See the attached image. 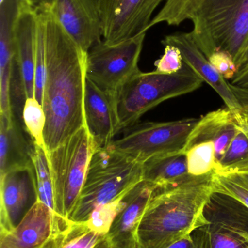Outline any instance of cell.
Here are the masks:
<instances>
[{"label": "cell", "mask_w": 248, "mask_h": 248, "mask_svg": "<svg viewBox=\"0 0 248 248\" xmlns=\"http://www.w3.org/2000/svg\"><path fill=\"white\" fill-rule=\"evenodd\" d=\"M203 82L185 62L176 74L138 73L121 88L114 101L120 132L160 103L195 91Z\"/></svg>", "instance_id": "5"}, {"label": "cell", "mask_w": 248, "mask_h": 248, "mask_svg": "<svg viewBox=\"0 0 248 248\" xmlns=\"http://www.w3.org/2000/svg\"><path fill=\"white\" fill-rule=\"evenodd\" d=\"M248 67V42L247 46H246V50L243 53V57L240 60V63L238 65V71L244 69V68Z\"/></svg>", "instance_id": "37"}, {"label": "cell", "mask_w": 248, "mask_h": 248, "mask_svg": "<svg viewBox=\"0 0 248 248\" xmlns=\"http://www.w3.org/2000/svg\"><path fill=\"white\" fill-rule=\"evenodd\" d=\"M60 24L84 52L101 41L103 22L99 0H51Z\"/></svg>", "instance_id": "11"}, {"label": "cell", "mask_w": 248, "mask_h": 248, "mask_svg": "<svg viewBox=\"0 0 248 248\" xmlns=\"http://www.w3.org/2000/svg\"><path fill=\"white\" fill-rule=\"evenodd\" d=\"M214 173L157 189L137 231V248H167L208 223L204 209L214 192Z\"/></svg>", "instance_id": "2"}, {"label": "cell", "mask_w": 248, "mask_h": 248, "mask_svg": "<svg viewBox=\"0 0 248 248\" xmlns=\"http://www.w3.org/2000/svg\"><path fill=\"white\" fill-rule=\"evenodd\" d=\"M37 12V11H36ZM45 80V52L43 31L37 16L36 62H35L34 97L42 106Z\"/></svg>", "instance_id": "29"}, {"label": "cell", "mask_w": 248, "mask_h": 248, "mask_svg": "<svg viewBox=\"0 0 248 248\" xmlns=\"http://www.w3.org/2000/svg\"><path fill=\"white\" fill-rule=\"evenodd\" d=\"M230 84L237 87L247 88L248 87V67L241 71H239L233 79L231 80Z\"/></svg>", "instance_id": "33"}, {"label": "cell", "mask_w": 248, "mask_h": 248, "mask_svg": "<svg viewBox=\"0 0 248 248\" xmlns=\"http://www.w3.org/2000/svg\"><path fill=\"white\" fill-rule=\"evenodd\" d=\"M84 114L85 126L95 148L107 147L120 133L119 121L113 100L86 77L84 84Z\"/></svg>", "instance_id": "16"}, {"label": "cell", "mask_w": 248, "mask_h": 248, "mask_svg": "<svg viewBox=\"0 0 248 248\" xmlns=\"http://www.w3.org/2000/svg\"><path fill=\"white\" fill-rule=\"evenodd\" d=\"M208 223L192 233L195 248H248V208L214 191L205 205Z\"/></svg>", "instance_id": "9"}, {"label": "cell", "mask_w": 248, "mask_h": 248, "mask_svg": "<svg viewBox=\"0 0 248 248\" xmlns=\"http://www.w3.org/2000/svg\"><path fill=\"white\" fill-rule=\"evenodd\" d=\"M211 65L226 80H232L238 72L234 60L227 52L216 51L208 58Z\"/></svg>", "instance_id": "31"}, {"label": "cell", "mask_w": 248, "mask_h": 248, "mask_svg": "<svg viewBox=\"0 0 248 248\" xmlns=\"http://www.w3.org/2000/svg\"><path fill=\"white\" fill-rule=\"evenodd\" d=\"M165 0H99L103 37L109 45L147 33L153 13Z\"/></svg>", "instance_id": "10"}, {"label": "cell", "mask_w": 248, "mask_h": 248, "mask_svg": "<svg viewBox=\"0 0 248 248\" xmlns=\"http://www.w3.org/2000/svg\"><path fill=\"white\" fill-rule=\"evenodd\" d=\"M23 122L13 116L9 120L0 114V176L10 170L33 166L34 143Z\"/></svg>", "instance_id": "19"}, {"label": "cell", "mask_w": 248, "mask_h": 248, "mask_svg": "<svg viewBox=\"0 0 248 248\" xmlns=\"http://www.w3.org/2000/svg\"><path fill=\"white\" fill-rule=\"evenodd\" d=\"M22 121L25 129L33 143L46 149L44 140L46 116L42 105L35 97L27 98L25 101L22 112Z\"/></svg>", "instance_id": "27"}, {"label": "cell", "mask_w": 248, "mask_h": 248, "mask_svg": "<svg viewBox=\"0 0 248 248\" xmlns=\"http://www.w3.org/2000/svg\"><path fill=\"white\" fill-rule=\"evenodd\" d=\"M164 54L154 62L155 71L164 74H173L179 72L184 65L182 52L176 46L166 45Z\"/></svg>", "instance_id": "30"}, {"label": "cell", "mask_w": 248, "mask_h": 248, "mask_svg": "<svg viewBox=\"0 0 248 248\" xmlns=\"http://www.w3.org/2000/svg\"><path fill=\"white\" fill-rule=\"evenodd\" d=\"M214 191L227 194L248 208V173H214Z\"/></svg>", "instance_id": "28"}, {"label": "cell", "mask_w": 248, "mask_h": 248, "mask_svg": "<svg viewBox=\"0 0 248 248\" xmlns=\"http://www.w3.org/2000/svg\"><path fill=\"white\" fill-rule=\"evenodd\" d=\"M234 114L240 126L248 132V110L242 109Z\"/></svg>", "instance_id": "34"}, {"label": "cell", "mask_w": 248, "mask_h": 248, "mask_svg": "<svg viewBox=\"0 0 248 248\" xmlns=\"http://www.w3.org/2000/svg\"><path fill=\"white\" fill-rule=\"evenodd\" d=\"M240 128L235 114L228 108L210 112L200 118L194 127L184 150L197 143L213 141L218 165Z\"/></svg>", "instance_id": "20"}, {"label": "cell", "mask_w": 248, "mask_h": 248, "mask_svg": "<svg viewBox=\"0 0 248 248\" xmlns=\"http://www.w3.org/2000/svg\"><path fill=\"white\" fill-rule=\"evenodd\" d=\"M20 0H4L0 4V114L13 118L11 82L15 62L14 25Z\"/></svg>", "instance_id": "18"}, {"label": "cell", "mask_w": 248, "mask_h": 248, "mask_svg": "<svg viewBox=\"0 0 248 248\" xmlns=\"http://www.w3.org/2000/svg\"><path fill=\"white\" fill-rule=\"evenodd\" d=\"M214 173H248V132L241 127Z\"/></svg>", "instance_id": "24"}, {"label": "cell", "mask_w": 248, "mask_h": 248, "mask_svg": "<svg viewBox=\"0 0 248 248\" xmlns=\"http://www.w3.org/2000/svg\"><path fill=\"white\" fill-rule=\"evenodd\" d=\"M32 161L36 175L38 200L46 204L56 214L53 181L46 149L34 144Z\"/></svg>", "instance_id": "23"}, {"label": "cell", "mask_w": 248, "mask_h": 248, "mask_svg": "<svg viewBox=\"0 0 248 248\" xmlns=\"http://www.w3.org/2000/svg\"><path fill=\"white\" fill-rule=\"evenodd\" d=\"M162 44L176 46L182 52L183 62L218 93L227 108L234 113L243 109L230 83L211 65L206 55L197 45L191 32L167 35Z\"/></svg>", "instance_id": "17"}, {"label": "cell", "mask_w": 248, "mask_h": 248, "mask_svg": "<svg viewBox=\"0 0 248 248\" xmlns=\"http://www.w3.org/2000/svg\"><path fill=\"white\" fill-rule=\"evenodd\" d=\"M199 119L138 122L122 130V137L114 140L110 146L118 153L144 163L157 156L183 151Z\"/></svg>", "instance_id": "7"}, {"label": "cell", "mask_w": 248, "mask_h": 248, "mask_svg": "<svg viewBox=\"0 0 248 248\" xmlns=\"http://www.w3.org/2000/svg\"><path fill=\"white\" fill-rule=\"evenodd\" d=\"M36 38V9L24 0H20L18 13L14 25L15 62L13 72L17 76L26 99L34 97Z\"/></svg>", "instance_id": "14"}, {"label": "cell", "mask_w": 248, "mask_h": 248, "mask_svg": "<svg viewBox=\"0 0 248 248\" xmlns=\"http://www.w3.org/2000/svg\"><path fill=\"white\" fill-rule=\"evenodd\" d=\"M191 177L183 151L157 156L143 163V180L153 184L157 189L176 186Z\"/></svg>", "instance_id": "21"}, {"label": "cell", "mask_w": 248, "mask_h": 248, "mask_svg": "<svg viewBox=\"0 0 248 248\" xmlns=\"http://www.w3.org/2000/svg\"><path fill=\"white\" fill-rule=\"evenodd\" d=\"M0 233L14 228L37 201L34 167L20 168L0 176Z\"/></svg>", "instance_id": "12"}, {"label": "cell", "mask_w": 248, "mask_h": 248, "mask_svg": "<svg viewBox=\"0 0 248 248\" xmlns=\"http://www.w3.org/2000/svg\"><path fill=\"white\" fill-rule=\"evenodd\" d=\"M24 1L34 8H39L42 6L50 4L51 0H24Z\"/></svg>", "instance_id": "36"}, {"label": "cell", "mask_w": 248, "mask_h": 248, "mask_svg": "<svg viewBox=\"0 0 248 248\" xmlns=\"http://www.w3.org/2000/svg\"><path fill=\"white\" fill-rule=\"evenodd\" d=\"M191 20V33L207 58L223 51L238 68L248 42V0H202Z\"/></svg>", "instance_id": "4"}, {"label": "cell", "mask_w": 248, "mask_h": 248, "mask_svg": "<svg viewBox=\"0 0 248 248\" xmlns=\"http://www.w3.org/2000/svg\"><path fill=\"white\" fill-rule=\"evenodd\" d=\"M42 248H112L106 233L91 223L68 219Z\"/></svg>", "instance_id": "22"}, {"label": "cell", "mask_w": 248, "mask_h": 248, "mask_svg": "<svg viewBox=\"0 0 248 248\" xmlns=\"http://www.w3.org/2000/svg\"><path fill=\"white\" fill-rule=\"evenodd\" d=\"M202 0H166L160 11L153 17L149 29L160 23L179 26L186 20H191Z\"/></svg>", "instance_id": "26"}, {"label": "cell", "mask_w": 248, "mask_h": 248, "mask_svg": "<svg viewBox=\"0 0 248 248\" xmlns=\"http://www.w3.org/2000/svg\"><path fill=\"white\" fill-rule=\"evenodd\" d=\"M68 220L37 199L14 228L0 233V248H42Z\"/></svg>", "instance_id": "13"}, {"label": "cell", "mask_w": 248, "mask_h": 248, "mask_svg": "<svg viewBox=\"0 0 248 248\" xmlns=\"http://www.w3.org/2000/svg\"><path fill=\"white\" fill-rule=\"evenodd\" d=\"M167 248H195L192 235L187 236Z\"/></svg>", "instance_id": "35"}, {"label": "cell", "mask_w": 248, "mask_h": 248, "mask_svg": "<svg viewBox=\"0 0 248 248\" xmlns=\"http://www.w3.org/2000/svg\"><path fill=\"white\" fill-rule=\"evenodd\" d=\"M230 87L232 90L234 95L237 97L241 106L242 108L248 110V88L237 87L230 84Z\"/></svg>", "instance_id": "32"}, {"label": "cell", "mask_w": 248, "mask_h": 248, "mask_svg": "<svg viewBox=\"0 0 248 248\" xmlns=\"http://www.w3.org/2000/svg\"><path fill=\"white\" fill-rule=\"evenodd\" d=\"M247 88H248V87H247Z\"/></svg>", "instance_id": "38"}, {"label": "cell", "mask_w": 248, "mask_h": 248, "mask_svg": "<svg viewBox=\"0 0 248 248\" xmlns=\"http://www.w3.org/2000/svg\"><path fill=\"white\" fill-rule=\"evenodd\" d=\"M94 144L85 125L48 153L53 181L55 211L68 219L84 186Z\"/></svg>", "instance_id": "6"}, {"label": "cell", "mask_w": 248, "mask_h": 248, "mask_svg": "<svg viewBox=\"0 0 248 248\" xmlns=\"http://www.w3.org/2000/svg\"><path fill=\"white\" fill-rule=\"evenodd\" d=\"M187 160L188 171L192 176L214 173L216 169L215 144L213 141L197 143L183 150Z\"/></svg>", "instance_id": "25"}, {"label": "cell", "mask_w": 248, "mask_h": 248, "mask_svg": "<svg viewBox=\"0 0 248 248\" xmlns=\"http://www.w3.org/2000/svg\"><path fill=\"white\" fill-rule=\"evenodd\" d=\"M146 35L141 33L114 45L101 40L87 52L86 77L113 102L121 88L141 72L138 62Z\"/></svg>", "instance_id": "8"}, {"label": "cell", "mask_w": 248, "mask_h": 248, "mask_svg": "<svg viewBox=\"0 0 248 248\" xmlns=\"http://www.w3.org/2000/svg\"><path fill=\"white\" fill-rule=\"evenodd\" d=\"M36 9L45 43L42 107L46 116L44 140L49 153L85 125L87 52L64 30L52 13L50 4Z\"/></svg>", "instance_id": "1"}, {"label": "cell", "mask_w": 248, "mask_h": 248, "mask_svg": "<svg viewBox=\"0 0 248 248\" xmlns=\"http://www.w3.org/2000/svg\"><path fill=\"white\" fill-rule=\"evenodd\" d=\"M157 189L155 185L142 180L127 194L106 233L112 248H137L140 221Z\"/></svg>", "instance_id": "15"}, {"label": "cell", "mask_w": 248, "mask_h": 248, "mask_svg": "<svg viewBox=\"0 0 248 248\" xmlns=\"http://www.w3.org/2000/svg\"><path fill=\"white\" fill-rule=\"evenodd\" d=\"M143 180V163L111 146L95 148L84 186L68 219L87 222L95 211L119 204Z\"/></svg>", "instance_id": "3"}]
</instances>
